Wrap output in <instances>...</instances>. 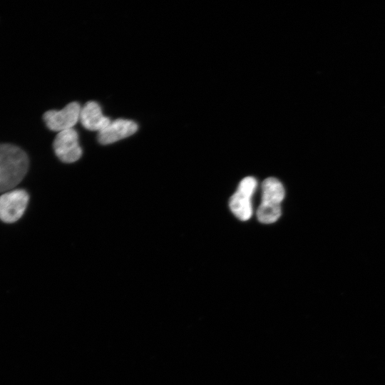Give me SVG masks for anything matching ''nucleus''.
Masks as SVG:
<instances>
[{
  "label": "nucleus",
  "instance_id": "nucleus-7",
  "mask_svg": "<svg viewBox=\"0 0 385 385\" xmlns=\"http://www.w3.org/2000/svg\"><path fill=\"white\" fill-rule=\"evenodd\" d=\"M138 128V124L133 120L116 119L98 132V140L102 145L111 144L133 135Z\"/></svg>",
  "mask_w": 385,
  "mask_h": 385
},
{
  "label": "nucleus",
  "instance_id": "nucleus-6",
  "mask_svg": "<svg viewBox=\"0 0 385 385\" xmlns=\"http://www.w3.org/2000/svg\"><path fill=\"white\" fill-rule=\"evenodd\" d=\"M53 148L58 158L66 163L77 161L82 155L78 135L74 128L58 132L53 140Z\"/></svg>",
  "mask_w": 385,
  "mask_h": 385
},
{
  "label": "nucleus",
  "instance_id": "nucleus-1",
  "mask_svg": "<svg viewBox=\"0 0 385 385\" xmlns=\"http://www.w3.org/2000/svg\"><path fill=\"white\" fill-rule=\"evenodd\" d=\"M29 167V157L22 148L11 143H0V192L18 185Z\"/></svg>",
  "mask_w": 385,
  "mask_h": 385
},
{
  "label": "nucleus",
  "instance_id": "nucleus-5",
  "mask_svg": "<svg viewBox=\"0 0 385 385\" xmlns=\"http://www.w3.org/2000/svg\"><path fill=\"white\" fill-rule=\"evenodd\" d=\"M81 107L78 102H71L61 110H49L43 115L46 127L52 130L61 132L73 128L80 118Z\"/></svg>",
  "mask_w": 385,
  "mask_h": 385
},
{
  "label": "nucleus",
  "instance_id": "nucleus-2",
  "mask_svg": "<svg viewBox=\"0 0 385 385\" xmlns=\"http://www.w3.org/2000/svg\"><path fill=\"white\" fill-rule=\"evenodd\" d=\"M262 202L257 217L262 223H272L281 215L280 204L284 197L282 183L274 178L265 179L262 185Z\"/></svg>",
  "mask_w": 385,
  "mask_h": 385
},
{
  "label": "nucleus",
  "instance_id": "nucleus-8",
  "mask_svg": "<svg viewBox=\"0 0 385 385\" xmlns=\"http://www.w3.org/2000/svg\"><path fill=\"white\" fill-rule=\"evenodd\" d=\"M79 120L86 129L98 132L111 121L103 115L100 105L96 101H88L81 108Z\"/></svg>",
  "mask_w": 385,
  "mask_h": 385
},
{
  "label": "nucleus",
  "instance_id": "nucleus-4",
  "mask_svg": "<svg viewBox=\"0 0 385 385\" xmlns=\"http://www.w3.org/2000/svg\"><path fill=\"white\" fill-rule=\"evenodd\" d=\"M256 186L257 181L254 178L246 177L240 183L237 191L230 199V207L240 220L246 221L252 216L251 197Z\"/></svg>",
  "mask_w": 385,
  "mask_h": 385
},
{
  "label": "nucleus",
  "instance_id": "nucleus-3",
  "mask_svg": "<svg viewBox=\"0 0 385 385\" xmlns=\"http://www.w3.org/2000/svg\"><path fill=\"white\" fill-rule=\"evenodd\" d=\"M29 200L28 192L23 189H13L0 195V220L13 223L24 215Z\"/></svg>",
  "mask_w": 385,
  "mask_h": 385
}]
</instances>
